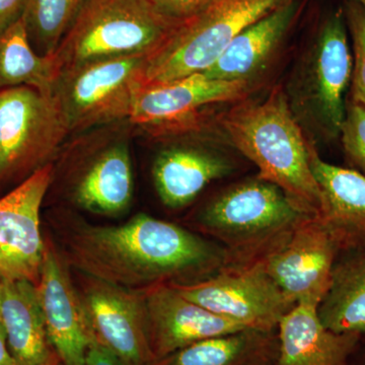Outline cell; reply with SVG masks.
<instances>
[{
    "mask_svg": "<svg viewBox=\"0 0 365 365\" xmlns=\"http://www.w3.org/2000/svg\"><path fill=\"white\" fill-rule=\"evenodd\" d=\"M66 262L93 279L133 292L197 282L232 264L222 245L146 215L114 227L74 228Z\"/></svg>",
    "mask_w": 365,
    "mask_h": 365,
    "instance_id": "obj_1",
    "label": "cell"
},
{
    "mask_svg": "<svg viewBox=\"0 0 365 365\" xmlns=\"http://www.w3.org/2000/svg\"><path fill=\"white\" fill-rule=\"evenodd\" d=\"M215 123L242 155L258 168V177L279 187L294 203L321 216L323 194L309 163L306 132L290 109L287 93L274 86L260 101H240L215 117Z\"/></svg>",
    "mask_w": 365,
    "mask_h": 365,
    "instance_id": "obj_2",
    "label": "cell"
},
{
    "mask_svg": "<svg viewBox=\"0 0 365 365\" xmlns=\"http://www.w3.org/2000/svg\"><path fill=\"white\" fill-rule=\"evenodd\" d=\"M309 216L279 187L257 177L213 197L194 222L241 264L263 258Z\"/></svg>",
    "mask_w": 365,
    "mask_h": 365,
    "instance_id": "obj_3",
    "label": "cell"
},
{
    "mask_svg": "<svg viewBox=\"0 0 365 365\" xmlns=\"http://www.w3.org/2000/svg\"><path fill=\"white\" fill-rule=\"evenodd\" d=\"M352 67L344 9H338L322 21L284 88L292 114L314 143L339 138Z\"/></svg>",
    "mask_w": 365,
    "mask_h": 365,
    "instance_id": "obj_4",
    "label": "cell"
},
{
    "mask_svg": "<svg viewBox=\"0 0 365 365\" xmlns=\"http://www.w3.org/2000/svg\"><path fill=\"white\" fill-rule=\"evenodd\" d=\"M181 20L160 13L150 0H86L55 54L62 69L97 60L148 57Z\"/></svg>",
    "mask_w": 365,
    "mask_h": 365,
    "instance_id": "obj_5",
    "label": "cell"
},
{
    "mask_svg": "<svg viewBox=\"0 0 365 365\" xmlns=\"http://www.w3.org/2000/svg\"><path fill=\"white\" fill-rule=\"evenodd\" d=\"M287 1L205 0L148 57L145 83H167L203 73L240 33Z\"/></svg>",
    "mask_w": 365,
    "mask_h": 365,
    "instance_id": "obj_6",
    "label": "cell"
},
{
    "mask_svg": "<svg viewBox=\"0 0 365 365\" xmlns=\"http://www.w3.org/2000/svg\"><path fill=\"white\" fill-rule=\"evenodd\" d=\"M148 56L97 60L62 69L54 96L69 131L128 120L145 83Z\"/></svg>",
    "mask_w": 365,
    "mask_h": 365,
    "instance_id": "obj_7",
    "label": "cell"
},
{
    "mask_svg": "<svg viewBox=\"0 0 365 365\" xmlns=\"http://www.w3.org/2000/svg\"><path fill=\"white\" fill-rule=\"evenodd\" d=\"M71 133L54 96L30 88L0 90V182L28 179L50 165Z\"/></svg>",
    "mask_w": 365,
    "mask_h": 365,
    "instance_id": "obj_8",
    "label": "cell"
},
{
    "mask_svg": "<svg viewBox=\"0 0 365 365\" xmlns=\"http://www.w3.org/2000/svg\"><path fill=\"white\" fill-rule=\"evenodd\" d=\"M191 302L246 329L275 332L295 306L260 260L232 264L197 282L170 284Z\"/></svg>",
    "mask_w": 365,
    "mask_h": 365,
    "instance_id": "obj_9",
    "label": "cell"
},
{
    "mask_svg": "<svg viewBox=\"0 0 365 365\" xmlns=\"http://www.w3.org/2000/svg\"><path fill=\"white\" fill-rule=\"evenodd\" d=\"M256 88L247 81H220L203 73L167 83H144L129 121L155 136L193 133L205 124L204 107L246 100Z\"/></svg>",
    "mask_w": 365,
    "mask_h": 365,
    "instance_id": "obj_10",
    "label": "cell"
},
{
    "mask_svg": "<svg viewBox=\"0 0 365 365\" xmlns=\"http://www.w3.org/2000/svg\"><path fill=\"white\" fill-rule=\"evenodd\" d=\"M339 255L321 218L309 216L259 260L290 302H311L319 306L330 288Z\"/></svg>",
    "mask_w": 365,
    "mask_h": 365,
    "instance_id": "obj_11",
    "label": "cell"
},
{
    "mask_svg": "<svg viewBox=\"0 0 365 365\" xmlns=\"http://www.w3.org/2000/svg\"><path fill=\"white\" fill-rule=\"evenodd\" d=\"M52 174L46 165L0 198L1 279L39 281L45 250L40 211Z\"/></svg>",
    "mask_w": 365,
    "mask_h": 365,
    "instance_id": "obj_12",
    "label": "cell"
},
{
    "mask_svg": "<svg viewBox=\"0 0 365 365\" xmlns=\"http://www.w3.org/2000/svg\"><path fill=\"white\" fill-rule=\"evenodd\" d=\"M48 339L63 365H85L93 338L85 304L72 284L66 259L45 244L37 285Z\"/></svg>",
    "mask_w": 365,
    "mask_h": 365,
    "instance_id": "obj_13",
    "label": "cell"
},
{
    "mask_svg": "<svg viewBox=\"0 0 365 365\" xmlns=\"http://www.w3.org/2000/svg\"><path fill=\"white\" fill-rule=\"evenodd\" d=\"M97 339L123 365H151L144 292L90 278L83 299Z\"/></svg>",
    "mask_w": 365,
    "mask_h": 365,
    "instance_id": "obj_14",
    "label": "cell"
},
{
    "mask_svg": "<svg viewBox=\"0 0 365 365\" xmlns=\"http://www.w3.org/2000/svg\"><path fill=\"white\" fill-rule=\"evenodd\" d=\"M144 302L153 362L198 341L246 329L186 299L170 284L145 290Z\"/></svg>",
    "mask_w": 365,
    "mask_h": 365,
    "instance_id": "obj_15",
    "label": "cell"
},
{
    "mask_svg": "<svg viewBox=\"0 0 365 365\" xmlns=\"http://www.w3.org/2000/svg\"><path fill=\"white\" fill-rule=\"evenodd\" d=\"M318 307L314 302H297L281 319L275 365H351L362 336L329 330Z\"/></svg>",
    "mask_w": 365,
    "mask_h": 365,
    "instance_id": "obj_16",
    "label": "cell"
},
{
    "mask_svg": "<svg viewBox=\"0 0 365 365\" xmlns=\"http://www.w3.org/2000/svg\"><path fill=\"white\" fill-rule=\"evenodd\" d=\"M309 163L323 194L322 222L340 255L365 248V176L357 170L331 165L309 144Z\"/></svg>",
    "mask_w": 365,
    "mask_h": 365,
    "instance_id": "obj_17",
    "label": "cell"
},
{
    "mask_svg": "<svg viewBox=\"0 0 365 365\" xmlns=\"http://www.w3.org/2000/svg\"><path fill=\"white\" fill-rule=\"evenodd\" d=\"M300 9L299 0H287L245 29L203 74L220 81L255 83L284 42Z\"/></svg>",
    "mask_w": 365,
    "mask_h": 365,
    "instance_id": "obj_18",
    "label": "cell"
},
{
    "mask_svg": "<svg viewBox=\"0 0 365 365\" xmlns=\"http://www.w3.org/2000/svg\"><path fill=\"white\" fill-rule=\"evenodd\" d=\"M234 170L225 155L195 143L168 146L158 153L153 168L160 200L170 208L188 205L205 187Z\"/></svg>",
    "mask_w": 365,
    "mask_h": 365,
    "instance_id": "obj_19",
    "label": "cell"
},
{
    "mask_svg": "<svg viewBox=\"0 0 365 365\" xmlns=\"http://www.w3.org/2000/svg\"><path fill=\"white\" fill-rule=\"evenodd\" d=\"M1 284L0 319L14 364L58 365V356L48 339L36 285L6 279H1Z\"/></svg>",
    "mask_w": 365,
    "mask_h": 365,
    "instance_id": "obj_20",
    "label": "cell"
},
{
    "mask_svg": "<svg viewBox=\"0 0 365 365\" xmlns=\"http://www.w3.org/2000/svg\"><path fill=\"white\" fill-rule=\"evenodd\" d=\"M133 169L126 141H115L95 155L81 173L73 189L79 207L114 215L130 205L133 196Z\"/></svg>",
    "mask_w": 365,
    "mask_h": 365,
    "instance_id": "obj_21",
    "label": "cell"
},
{
    "mask_svg": "<svg viewBox=\"0 0 365 365\" xmlns=\"http://www.w3.org/2000/svg\"><path fill=\"white\" fill-rule=\"evenodd\" d=\"M277 333L244 329L182 348L153 365H275Z\"/></svg>",
    "mask_w": 365,
    "mask_h": 365,
    "instance_id": "obj_22",
    "label": "cell"
},
{
    "mask_svg": "<svg viewBox=\"0 0 365 365\" xmlns=\"http://www.w3.org/2000/svg\"><path fill=\"white\" fill-rule=\"evenodd\" d=\"M318 314L333 332L365 334V248L339 255Z\"/></svg>",
    "mask_w": 365,
    "mask_h": 365,
    "instance_id": "obj_23",
    "label": "cell"
},
{
    "mask_svg": "<svg viewBox=\"0 0 365 365\" xmlns=\"http://www.w3.org/2000/svg\"><path fill=\"white\" fill-rule=\"evenodd\" d=\"M61 71L56 54L34 50L23 19L0 32V88L30 86L53 95Z\"/></svg>",
    "mask_w": 365,
    "mask_h": 365,
    "instance_id": "obj_24",
    "label": "cell"
},
{
    "mask_svg": "<svg viewBox=\"0 0 365 365\" xmlns=\"http://www.w3.org/2000/svg\"><path fill=\"white\" fill-rule=\"evenodd\" d=\"M86 0H26L23 19L29 40L41 56L55 54Z\"/></svg>",
    "mask_w": 365,
    "mask_h": 365,
    "instance_id": "obj_25",
    "label": "cell"
},
{
    "mask_svg": "<svg viewBox=\"0 0 365 365\" xmlns=\"http://www.w3.org/2000/svg\"><path fill=\"white\" fill-rule=\"evenodd\" d=\"M345 20L351 36L353 67L349 100L365 107V11L348 0Z\"/></svg>",
    "mask_w": 365,
    "mask_h": 365,
    "instance_id": "obj_26",
    "label": "cell"
},
{
    "mask_svg": "<svg viewBox=\"0 0 365 365\" xmlns=\"http://www.w3.org/2000/svg\"><path fill=\"white\" fill-rule=\"evenodd\" d=\"M346 158L353 169L365 176V107L348 100L340 132Z\"/></svg>",
    "mask_w": 365,
    "mask_h": 365,
    "instance_id": "obj_27",
    "label": "cell"
},
{
    "mask_svg": "<svg viewBox=\"0 0 365 365\" xmlns=\"http://www.w3.org/2000/svg\"><path fill=\"white\" fill-rule=\"evenodd\" d=\"M158 11L170 18L182 19L189 16L205 0H150Z\"/></svg>",
    "mask_w": 365,
    "mask_h": 365,
    "instance_id": "obj_28",
    "label": "cell"
},
{
    "mask_svg": "<svg viewBox=\"0 0 365 365\" xmlns=\"http://www.w3.org/2000/svg\"><path fill=\"white\" fill-rule=\"evenodd\" d=\"M85 365H123V364L109 348L100 342L93 334L86 352Z\"/></svg>",
    "mask_w": 365,
    "mask_h": 365,
    "instance_id": "obj_29",
    "label": "cell"
},
{
    "mask_svg": "<svg viewBox=\"0 0 365 365\" xmlns=\"http://www.w3.org/2000/svg\"><path fill=\"white\" fill-rule=\"evenodd\" d=\"M26 0H0V32L20 20Z\"/></svg>",
    "mask_w": 365,
    "mask_h": 365,
    "instance_id": "obj_30",
    "label": "cell"
},
{
    "mask_svg": "<svg viewBox=\"0 0 365 365\" xmlns=\"http://www.w3.org/2000/svg\"><path fill=\"white\" fill-rule=\"evenodd\" d=\"M0 365H16L7 346L6 332L0 323Z\"/></svg>",
    "mask_w": 365,
    "mask_h": 365,
    "instance_id": "obj_31",
    "label": "cell"
},
{
    "mask_svg": "<svg viewBox=\"0 0 365 365\" xmlns=\"http://www.w3.org/2000/svg\"><path fill=\"white\" fill-rule=\"evenodd\" d=\"M350 1L355 2V4H359L360 6L365 11V0H350Z\"/></svg>",
    "mask_w": 365,
    "mask_h": 365,
    "instance_id": "obj_32",
    "label": "cell"
},
{
    "mask_svg": "<svg viewBox=\"0 0 365 365\" xmlns=\"http://www.w3.org/2000/svg\"><path fill=\"white\" fill-rule=\"evenodd\" d=\"M1 289H2V284H1V279H0V302H1ZM0 323H1V319H0Z\"/></svg>",
    "mask_w": 365,
    "mask_h": 365,
    "instance_id": "obj_33",
    "label": "cell"
},
{
    "mask_svg": "<svg viewBox=\"0 0 365 365\" xmlns=\"http://www.w3.org/2000/svg\"><path fill=\"white\" fill-rule=\"evenodd\" d=\"M362 365H365V360H364V364H362Z\"/></svg>",
    "mask_w": 365,
    "mask_h": 365,
    "instance_id": "obj_34",
    "label": "cell"
}]
</instances>
